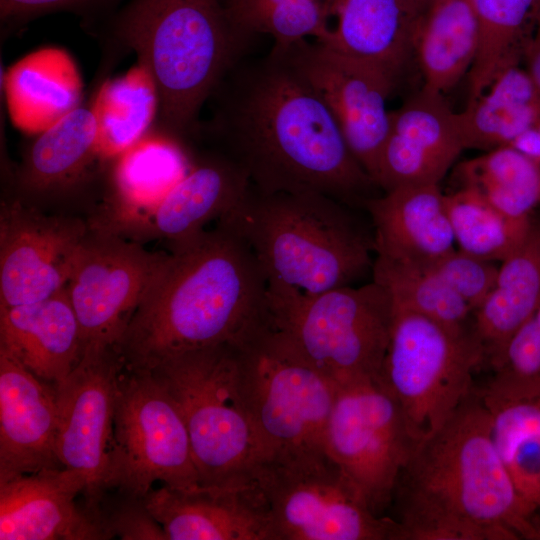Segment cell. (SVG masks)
Masks as SVG:
<instances>
[{"label": "cell", "mask_w": 540, "mask_h": 540, "mask_svg": "<svg viewBox=\"0 0 540 540\" xmlns=\"http://www.w3.org/2000/svg\"><path fill=\"white\" fill-rule=\"evenodd\" d=\"M206 136L263 193L315 192L351 207L377 187L352 155L333 114L284 48L240 59L210 98Z\"/></svg>", "instance_id": "cell-1"}, {"label": "cell", "mask_w": 540, "mask_h": 540, "mask_svg": "<svg viewBox=\"0 0 540 540\" xmlns=\"http://www.w3.org/2000/svg\"><path fill=\"white\" fill-rule=\"evenodd\" d=\"M171 246L114 345L124 368L235 342L265 317L266 278L232 228L218 223Z\"/></svg>", "instance_id": "cell-2"}, {"label": "cell", "mask_w": 540, "mask_h": 540, "mask_svg": "<svg viewBox=\"0 0 540 540\" xmlns=\"http://www.w3.org/2000/svg\"><path fill=\"white\" fill-rule=\"evenodd\" d=\"M391 506L401 540L539 539L498 453L480 393L415 445Z\"/></svg>", "instance_id": "cell-3"}, {"label": "cell", "mask_w": 540, "mask_h": 540, "mask_svg": "<svg viewBox=\"0 0 540 540\" xmlns=\"http://www.w3.org/2000/svg\"><path fill=\"white\" fill-rule=\"evenodd\" d=\"M249 36L234 26L220 0H130L103 44L112 55L137 56L158 98L150 131L184 148L205 102L245 57Z\"/></svg>", "instance_id": "cell-4"}, {"label": "cell", "mask_w": 540, "mask_h": 540, "mask_svg": "<svg viewBox=\"0 0 540 540\" xmlns=\"http://www.w3.org/2000/svg\"><path fill=\"white\" fill-rule=\"evenodd\" d=\"M218 223L246 241L268 285L317 294L372 274L373 230L351 206L320 193H263L250 185L240 205Z\"/></svg>", "instance_id": "cell-5"}, {"label": "cell", "mask_w": 540, "mask_h": 540, "mask_svg": "<svg viewBox=\"0 0 540 540\" xmlns=\"http://www.w3.org/2000/svg\"><path fill=\"white\" fill-rule=\"evenodd\" d=\"M148 371L181 410L200 485L253 483L264 451L240 389L235 342L177 354Z\"/></svg>", "instance_id": "cell-6"}, {"label": "cell", "mask_w": 540, "mask_h": 540, "mask_svg": "<svg viewBox=\"0 0 540 540\" xmlns=\"http://www.w3.org/2000/svg\"><path fill=\"white\" fill-rule=\"evenodd\" d=\"M392 318V298L374 279L317 294L267 287L265 321L338 386L379 379Z\"/></svg>", "instance_id": "cell-7"}, {"label": "cell", "mask_w": 540, "mask_h": 540, "mask_svg": "<svg viewBox=\"0 0 540 540\" xmlns=\"http://www.w3.org/2000/svg\"><path fill=\"white\" fill-rule=\"evenodd\" d=\"M235 344L240 389L264 458L325 449L339 386L265 318Z\"/></svg>", "instance_id": "cell-8"}, {"label": "cell", "mask_w": 540, "mask_h": 540, "mask_svg": "<svg viewBox=\"0 0 540 540\" xmlns=\"http://www.w3.org/2000/svg\"><path fill=\"white\" fill-rule=\"evenodd\" d=\"M483 363L472 328L454 329L393 302L379 381L416 443L438 431L473 393V373Z\"/></svg>", "instance_id": "cell-9"}, {"label": "cell", "mask_w": 540, "mask_h": 540, "mask_svg": "<svg viewBox=\"0 0 540 540\" xmlns=\"http://www.w3.org/2000/svg\"><path fill=\"white\" fill-rule=\"evenodd\" d=\"M254 482L273 540H401L397 521L372 512L325 449L265 457Z\"/></svg>", "instance_id": "cell-10"}, {"label": "cell", "mask_w": 540, "mask_h": 540, "mask_svg": "<svg viewBox=\"0 0 540 540\" xmlns=\"http://www.w3.org/2000/svg\"><path fill=\"white\" fill-rule=\"evenodd\" d=\"M156 481L180 489L200 485L189 433L177 402L152 372L123 367L114 414L112 489L145 498Z\"/></svg>", "instance_id": "cell-11"}, {"label": "cell", "mask_w": 540, "mask_h": 540, "mask_svg": "<svg viewBox=\"0 0 540 540\" xmlns=\"http://www.w3.org/2000/svg\"><path fill=\"white\" fill-rule=\"evenodd\" d=\"M416 444L379 379L339 386L324 447L375 514L384 516L391 507L399 475Z\"/></svg>", "instance_id": "cell-12"}, {"label": "cell", "mask_w": 540, "mask_h": 540, "mask_svg": "<svg viewBox=\"0 0 540 540\" xmlns=\"http://www.w3.org/2000/svg\"><path fill=\"white\" fill-rule=\"evenodd\" d=\"M123 364L113 346L87 348L56 385V452L63 468L87 481L82 503L91 512L113 487L114 414Z\"/></svg>", "instance_id": "cell-13"}, {"label": "cell", "mask_w": 540, "mask_h": 540, "mask_svg": "<svg viewBox=\"0 0 540 540\" xmlns=\"http://www.w3.org/2000/svg\"><path fill=\"white\" fill-rule=\"evenodd\" d=\"M165 254L98 226L77 253L66 291L87 348L117 343Z\"/></svg>", "instance_id": "cell-14"}, {"label": "cell", "mask_w": 540, "mask_h": 540, "mask_svg": "<svg viewBox=\"0 0 540 540\" xmlns=\"http://www.w3.org/2000/svg\"><path fill=\"white\" fill-rule=\"evenodd\" d=\"M281 48L325 102L352 155L375 183L390 124L386 102L397 83L380 68L317 41Z\"/></svg>", "instance_id": "cell-15"}, {"label": "cell", "mask_w": 540, "mask_h": 540, "mask_svg": "<svg viewBox=\"0 0 540 540\" xmlns=\"http://www.w3.org/2000/svg\"><path fill=\"white\" fill-rule=\"evenodd\" d=\"M90 227L78 218L46 215L17 197L0 215V308L46 299L64 288Z\"/></svg>", "instance_id": "cell-16"}, {"label": "cell", "mask_w": 540, "mask_h": 540, "mask_svg": "<svg viewBox=\"0 0 540 540\" xmlns=\"http://www.w3.org/2000/svg\"><path fill=\"white\" fill-rule=\"evenodd\" d=\"M463 150L458 113L444 95L421 88L390 111L375 184L383 192L405 185L439 184Z\"/></svg>", "instance_id": "cell-17"}, {"label": "cell", "mask_w": 540, "mask_h": 540, "mask_svg": "<svg viewBox=\"0 0 540 540\" xmlns=\"http://www.w3.org/2000/svg\"><path fill=\"white\" fill-rule=\"evenodd\" d=\"M57 430L56 385L0 350V482L63 468L56 452Z\"/></svg>", "instance_id": "cell-18"}, {"label": "cell", "mask_w": 540, "mask_h": 540, "mask_svg": "<svg viewBox=\"0 0 540 540\" xmlns=\"http://www.w3.org/2000/svg\"><path fill=\"white\" fill-rule=\"evenodd\" d=\"M145 502L167 540H273L265 499L251 484L152 489Z\"/></svg>", "instance_id": "cell-19"}, {"label": "cell", "mask_w": 540, "mask_h": 540, "mask_svg": "<svg viewBox=\"0 0 540 540\" xmlns=\"http://www.w3.org/2000/svg\"><path fill=\"white\" fill-rule=\"evenodd\" d=\"M86 478L67 468L45 469L0 482V540H103L76 498Z\"/></svg>", "instance_id": "cell-20"}, {"label": "cell", "mask_w": 540, "mask_h": 540, "mask_svg": "<svg viewBox=\"0 0 540 540\" xmlns=\"http://www.w3.org/2000/svg\"><path fill=\"white\" fill-rule=\"evenodd\" d=\"M439 184L405 185L370 198L375 258L428 269L457 246Z\"/></svg>", "instance_id": "cell-21"}, {"label": "cell", "mask_w": 540, "mask_h": 540, "mask_svg": "<svg viewBox=\"0 0 540 540\" xmlns=\"http://www.w3.org/2000/svg\"><path fill=\"white\" fill-rule=\"evenodd\" d=\"M430 5L425 0H328L334 23L319 43L380 68L398 84L415 62L416 34Z\"/></svg>", "instance_id": "cell-22"}, {"label": "cell", "mask_w": 540, "mask_h": 540, "mask_svg": "<svg viewBox=\"0 0 540 540\" xmlns=\"http://www.w3.org/2000/svg\"><path fill=\"white\" fill-rule=\"evenodd\" d=\"M250 181L232 158L222 151L190 161L186 174L151 214L127 233L140 238H163L171 244L204 231L212 220H221L243 201Z\"/></svg>", "instance_id": "cell-23"}, {"label": "cell", "mask_w": 540, "mask_h": 540, "mask_svg": "<svg viewBox=\"0 0 540 540\" xmlns=\"http://www.w3.org/2000/svg\"><path fill=\"white\" fill-rule=\"evenodd\" d=\"M98 121L92 106H75L28 146L14 174L19 197L37 199L76 193L96 170Z\"/></svg>", "instance_id": "cell-24"}, {"label": "cell", "mask_w": 540, "mask_h": 540, "mask_svg": "<svg viewBox=\"0 0 540 540\" xmlns=\"http://www.w3.org/2000/svg\"><path fill=\"white\" fill-rule=\"evenodd\" d=\"M0 350L47 382L65 380L83 355L66 287L41 301L0 308Z\"/></svg>", "instance_id": "cell-25"}, {"label": "cell", "mask_w": 540, "mask_h": 540, "mask_svg": "<svg viewBox=\"0 0 540 540\" xmlns=\"http://www.w3.org/2000/svg\"><path fill=\"white\" fill-rule=\"evenodd\" d=\"M189 165L181 145L149 131L112 161L106 197L112 214L96 226L127 233L151 214Z\"/></svg>", "instance_id": "cell-26"}, {"label": "cell", "mask_w": 540, "mask_h": 540, "mask_svg": "<svg viewBox=\"0 0 540 540\" xmlns=\"http://www.w3.org/2000/svg\"><path fill=\"white\" fill-rule=\"evenodd\" d=\"M500 263L495 284L472 320L473 333L490 367L540 307V214L534 212L525 239Z\"/></svg>", "instance_id": "cell-27"}, {"label": "cell", "mask_w": 540, "mask_h": 540, "mask_svg": "<svg viewBox=\"0 0 540 540\" xmlns=\"http://www.w3.org/2000/svg\"><path fill=\"white\" fill-rule=\"evenodd\" d=\"M478 50V25L470 0H443L425 12L414 44L422 88L445 95L468 75Z\"/></svg>", "instance_id": "cell-28"}, {"label": "cell", "mask_w": 540, "mask_h": 540, "mask_svg": "<svg viewBox=\"0 0 540 540\" xmlns=\"http://www.w3.org/2000/svg\"><path fill=\"white\" fill-rule=\"evenodd\" d=\"M457 113L465 149L512 146L540 126V90L525 68L514 66Z\"/></svg>", "instance_id": "cell-29"}, {"label": "cell", "mask_w": 540, "mask_h": 540, "mask_svg": "<svg viewBox=\"0 0 540 540\" xmlns=\"http://www.w3.org/2000/svg\"><path fill=\"white\" fill-rule=\"evenodd\" d=\"M478 25V50L468 73L469 101L505 70L520 65L540 0H470Z\"/></svg>", "instance_id": "cell-30"}, {"label": "cell", "mask_w": 540, "mask_h": 540, "mask_svg": "<svg viewBox=\"0 0 540 540\" xmlns=\"http://www.w3.org/2000/svg\"><path fill=\"white\" fill-rule=\"evenodd\" d=\"M459 187L469 188L513 218H529L540 206V162L503 146L461 162Z\"/></svg>", "instance_id": "cell-31"}, {"label": "cell", "mask_w": 540, "mask_h": 540, "mask_svg": "<svg viewBox=\"0 0 540 540\" xmlns=\"http://www.w3.org/2000/svg\"><path fill=\"white\" fill-rule=\"evenodd\" d=\"M92 105L98 121L99 157L114 160L149 133L158 98L150 76L138 66L104 83Z\"/></svg>", "instance_id": "cell-32"}, {"label": "cell", "mask_w": 540, "mask_h": 540, "mask_svg": "<svg viewBox=\"0 0 540 540\" xmlns=\"http://www.w3.org/2000/svg\"><path fill=\"white\" fill-rule=\"evenodd\" d=\"M485 404L498 453L540 538V397Z\"/></svg>", "instance_id": "cell-33"}, {"label": "cell", "mask_w": 540, "mask_h": 540, "mask_svg": "<svg viewBox=\"0 0 540 540\" xmlns=\"http://www.w3.org/2000/svg\"><path fill=\"white\" fill-rule=\"evenodd\" d=\"M444 200L457 248L492 262H502L520 246L534 214L507 216L465 187L445 194Z\"/></svg>", "instance_id": "cell-34"}, {"label": "cell", "mask_w": 540, "mask_h": 540, "mask_svg": "<svg viewBox=\"0 0 540 540\" xmlns=\"http://www.w3.org/2000/svg\"><path fill=\"white\" fill-rule=\"evenodd\" d=\"M372 279L382 284L399 306L454 329L472 328L471 307L431 268L375 258Z\"/></svg>", "instance_id": "cell-35"}, {"label": "cell", "mask_w": 540, "mask_h": 540, "mask_svg": "<svg viewBox=\"0 0 540 540\" xmlns=\"http://www.w3.org/2000/svg\"><path fill=\"white\" fill-rule=\"evenodd\" d=\"M479 392L487 403L540 397V307L514 333Z\"/></svg>", "instance_id": "cell-36"}, {"label": "cell", "mask_w": 540, "mask_h": 540, "mask_svg": "<svg viewBox=\"0 0 540 540\" xmlns=\"http://www.w3.org/2000/svg\"><path fill=\"white\" fill-rule=\"evenodd\" d=\"M91 514L103 540L115 537L122 540H167L145 498L112 489L103 495Z\"/></svg>", "instance_id": "cell-37"}, {"label": "cell", "mask_w": 540, "mask_h": 540, "mask_svg": "<svg viewBox=\"0 0 540 540\" xmlns=\"http://www.w3.org/2000/svg\"><path fill=\"white\" fill-rule=\"evenodd\" d=\"M498 267L495 262L456 248L431 269L467 302L474 313L492 290Z\"/></svg>", "instance_id": "cell-38"}, {"label": "cell", "mask_w": 540, "mask_h": 540, "mask_svg": "<svg viewBox=\"0 0 540 540\" xmlns=\"http://www.w3.org/2000/svg\"><path fill=\"white\" fill-rule=\"evenodd\" d=\"M111 1L113 0H0L1 38L7 37L20 25L39 15L58 10L84 14Z\"/></svg>", "instance_id": "cell-39"}, {"label": "cell", "mask_w": 540, "mask_h": 540, "mask_svg": "<svg viewBox=\"0 0 540 540\" xmlns=\"http://www.w3.org/2000/svg\"><path fill=\"white\" fill-rule=\"evenodd\" d=\"M289 0H226V12L241 32L256 34L260 23L276 8Z\"/></svg>", "instance_id": "cell-40"}, {"label": "cell", "mask_w": 540, "mask_h": 540, "mask_svg": "<svg viewBox=\"0 0 540 540\" xmlns=\"http://www.w3.org/2000/svg\"><path fill=\"white\" fill-rule=\"evenodd\" d=\"M523 62L526 71L540 90V7L524 51Z\"/></svg>", "instance_id": "cell-41"}, {"label": "cell", "mask_w": 540, "mask_h": 540, "mask_svg": "<svg viewBox=\"0 0 540 540\" xmlns=\"http://www.w3.org/2000/svg\"><path fill=\"white\" fill-rule=\"evenodd\" d=\"M535 133L537 135L535 159L540 162V126L536 127Z\"/></svg>", "instance_id": "cell-42"}, {"label": "cell", "mask_w": 540, "mask_h": 540, "mask_svg": "<svg viewBox=\"0 0 540 540\" xmlns=\"http://www.w3.org/2000/svg\"><path fill=\"white\" fill-rule=\"evenodd\" d=\"M427 3L429 4H432V3H435V2H438V1H443V0H425Z\"/></svg>", "instance_id": "cell-43"}]
</instances>
